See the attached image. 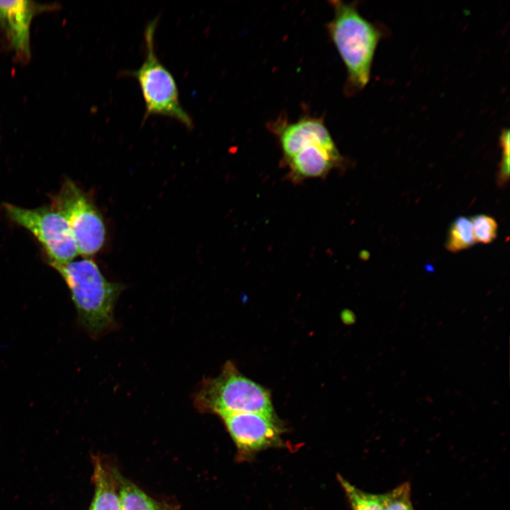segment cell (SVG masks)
<instances>
[{
    "label": "cell",
    "instance_id": "obj_6",
    "mask_svg": "<svg viewBox=\"0 0 510 510\" xmlns=\"http://www.w3.org/2000/svg\"><path fill=\"white\" fill-rule=\"evenodd\" d=\"M4 210L11 221L26 229L39 242L49 264H66L79 254L66 219L52 205L29 209L5 203Z\"/></svg>",
    "mask_w": 510,
    "mask_h": 510
},
{
    "label": "cell",
    "instance_id": "obj_15",
    "mask_svg": "<svg viewBox=\"0 0 510 510\" xmlns=\"http://www.w3.org/2000/svg\"><path fill=\"white\" fill-rule=\"evenodd\" d=\"M471 222L476 242L489 244L496 239L498 225L493 217L478 215L474 216Z\"/></svg>",
    "mask_w": 510,
    "mask_h": 510
},
{
    "label": "cell",
    "instance_id": "obj_4",
    "mask_svg": "<svg viewBox=\"0 0 510 510\" xmlns=\"http://www.w3.org/2000/svg\"><path fill=\"white\" fill-rule=\"evenodd\" d=\"M193 404L200 412L220 417L240 412L275 414L270 392L244 376L230 361L217 376L200 382L193 394Z\"/></svg>",
    "mask_w": 510,
    "mask_h": 510
},
{
    "label": "cell",
    "instance_id": "obj_8",
    "mask_svg": "<svg viewBox=\"0 0 510 510\" xmlns=\"http://www.w3.org/2000/svg\"><path fill=\"white\" fill-rule=\"evenodd\" d=\"M222 419L237 448L245 454L280 443L283 429L275 414L240 412Z\"/></svg>",
    "mask_w": 510,
    "mask_h": 510
},
{
    "label": "cell",
    "instance_id": "obj_1",
    "mask_svg": "<svg viewBox=\"0 0 510 510\" xmlns=\"http://www.w3.org/2000/svg\"><path fill=\"white\" fill-rule=\"evenodd\" d=\"M330 3L334 16L327 29L346 68V94L353 95L370 80L375 52L384 33L361 15L356 2Z\"/></svg>",
    "mask_w": 510,
    "mask_h": 510
},
{
    "label": "cell",
    "instance_id": "obj_7",
    "mask_svg": "<svg viewBox=\"0 0 510 510\" xmlns=\"http://www.w3.org/2000/svg\"><path fill=\"white\" fill-rule=\"evenodd\" d=\"M52 205L66 219L79 254L89 256L97 253L106 239L102 216L86 194L72 180L67 179L54 197Z\"/></svg>",
    "mask_w": 510,
    "mask_h": 510
},
{
    "label": "cell",
    "instance_id": "obj_13",
    "mask_svg": "<svg viewBox=\"0 0 510 510\" xmlns=\"http://www.w3.org/2000/svg\"><path fill=\"white\" fill-rule=\"evenodd\" d=\"M471 220L460 216L451 224L446 243L447 250L458 252L475 244Z\"/></svg>",
    "mask_w": 510,
    "mask_h": 510
},
{
    "label": "cell",
    "instance_id": "obj_17",
    "mask_svg": "<svg viewBox=\"0 0 510 510\" xmlns=\"http://www.w3.org/2000/svg\"><path fill=\"white\" fill-rule=\"evenodd\" d=\"M1 23H2V19H1V14H0V24L1 25Z\"/></svg>",
    "mask_w": 510,
    "mask_h": 510
},
{
    "label": "cell",
    "instance_id": "obj_14",
    "mask_svg": "<svg viewBox=\"0 0 510 510\" xmlns=\"http://www.w3.org/2000/svg\"><path fill=\"white\" fill-rule=\"evenodd\" d=\"M383 510H415L411 499V487L408 482L383 494Z\"/></svg>",
    "mask_w": 510,
    "mask_h": 510
},
{
    "label": "cell",
    "instance_id": "obj_2",
    "mask_svg": "<svg viewBox=\"0 0 510 510\" xmlns=\"http://www.w3.org/2000/svg\"><path fill=\"white\" fill-rule=\"evenodd\" d=\"M50 265L66 283L78 322L86 332L96 338L113 329L115 306L124 285L108 280L89 258Z\"/></svg>",
    "mask_w": 510,
    "mask_h": 510
},
{
    "label": "cell",
    "instance_id": "obj_12",
    "mask_svg": "<svg viewBox=\"0 0 510 510\" xmlns=\"http://www.w3.org/2000/svg\"><path fill=\"white\" fill-rule=\"evenodd\" d=\"M352 510H383V494H373L357 488L341 476H338Z\"/></svg>",
    "mask_w": 510,
    "mask_h": 510
},
{
    "label": "cell",
    "instance_id": "obj_3",
    "mask_svg": "<svg viewBox=\"0 0 510 510\" xmlns=\"http://www.w3.org/2000/svg\"><path fill=\"white\" fill-rule=\"evenodd\" d=\"M269 126L295 178L324 176L341 160L322 118L307 115L295 121L283 118Z\"/></svg>",
    "mask_w": 510,
    "mask_h": 510
},
{
    "label": "cell",
    "instance_id": "obj_16",
    "mask_svg": "<svg viewBox=\"0 0 510 510\" xmlns=\"http://www.w3.org/2000/svg\"><path fill=\"white\" fill-rule=\"evenodd\" d=\"M499 144L502 150V159L499 164L497 183L499 186H504L509 178V131L504 129L499 137Z\"/></svg>",
    "mask_w": 510,
    "mask_h": 510
},
{
    "label": "cell",
    "instance_id": "obj_9",
    "mask_svg": "<svg viewBox=\"0 0 510 510\" xmlns=\"http://www.w3.org/2000/svg\"><path fill=\"white\" fill-rule=\"evenodd\" d=\"M35 11L34 3L26 0H0L1 26L9 34L11 45L18 55H30V26Z\"/></svg>",
    "mask_w": 510,
    "mask_h": 510
},
{
    "label": "cell",
    "instance_id": "obj_10",
    "mask_svg": "<svg viewBox=\"0 0 510 510\" xmlns=\"http://www.w3.org/2000/svg\"><path fill=\"white\" fill-rule=\"evenodd\" d=\"M94 476L96 494L90 510H121L120 477L98 459Z\"/></svg>",
    "mask_w": 510,
    "mask_h": 510
},
{
    "label": "cell",
    "instance_id": "obj_11",
    "mask_svg": "<svg viewBox=\"0 0 510 510\" xmlns=\"http://www.w3.org/2000/svg\"><path fill=\"white\" fill-rule=\"evenodd\" d=\"M121 510H176L174 506L154 500L132 483L120 477Z\"/></svg>",
    "mask_w": 510,
    "mask_h": 510
},
{
    "label": "cell",
    "instance_id": "obj_5",
    "mask_svg": "<svg viewBox=\"0 0 510 510\" xmlns=\"http://www.w3.org/2000/svg\"><path fill=\"white\" fill-rule=\"evenodd\" d=\"M157 18L147 25L144 33L145 58L136 70L127 72L135 78L140 87L145 104L144 120L152 115L175 119L191 130L193 122L179 100L178 89L171 73L157 57L154 34Z\"/></svg>",
    "mask_w": 510,
    "mask_h": 510
}]
</instances>
